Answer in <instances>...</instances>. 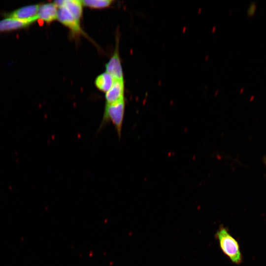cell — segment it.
I'll return each instance as SVG.
<instances>
[{
    "label": "cell",
    "mask_w": 266,
    "mask_h": 266,
    "mask_svg": "<svg viewBox=\"0 0 266 266\" xmlns=\"http://www.w3.org/2000/svg\"><path fill=\"white\" fill-rule=\"evenodd\" d=\"M186 27H184V29H183V32H185V30H186Z\"/></svg>",
    "instance_id": "cell-13"
},
{
    "label": "cell",
    "mask_w": 266,
    "mask_h": 266,
    "mask_svg": "<svg viewBox=\"0 0 266 266\" xmlns=\"http://www.w3.org/2000/svg\"><path fill=\"white\" fill-rule=\"evenodd\" d=\"M124 80H114L110 88L105 93L106 104H111L124 99Z\"/></svg>",
    "instance_id": "cell-5"
},
{
    "label": "cell",
    "mask_w": 266,
    "mask_h": 266,
    "mask_svg": "<svg viewBox=\"0 0 266 266\" xmlns=\"http://www.w3.org/2000/svg\"><path fill=\"white\" fill-rule=\"evenodd\" d=\"M113 81V77L105 72L96 78L95 84L98 89L106 93L111 87Z\"/></svg>",
    "instance_id": "cell-10"
},
{
    "label": "cell",
    "mask_w": 266,
    "mask_h": 266,
    "mask_svg": "<svg viewBox=\"0 0 266 266\" xmlns=\"http://www.w3.org/2000/svg\"><path fill=\"white\" fill-rule=\"evenodd\" d=\"M58 9L53 3L39 4L37 17L38 20L50 23L57 19Z\"/></svg>",
    "instance_id": "cell-7"
},
{
    "label": "cell",
    "mask_w": 266,
    "mask_h": 266,
    "mask_svg": "<svg viewBox=\"0 0 266 266\" xmlns=\"http://www.w3.org/2000/svg\"><path fill=\"white\" fill-rule=\"evenodd\" d=\"M83 5L95 9L103 8L108 7L113 2L112 0H82Z\"/></svg>",
    "instance_id": "cell-11"
},
{
    "label": "cell",
    "mask_w": 266,
    "mask_h": 266,
    "mask_svg": "<svg viewBox=\"0 0 266 266\" xmlns=\"http://www.w3.org/2000/svg\"><path fill=\"white\" fill-rule=\"evenodd\" d=\"M159 85H160L161 84V81H159Z\"/></svg>",
    "instance_id": "cell-16"
},
{
    "label": "cell",
    "mask_w": 266,
    "mask_h": 266,
    "mask_svg": "<svg viewBox=\"0 0 266 266\" xmlns=\"http://www.w3.org/2000/svg\"><path fill=\"white\" fill-rule=\"evenodd\" d=\"M218 91H217V92H216V93H215V95H216V94H217V93H218Z\"/></svg>",
    "instance_id": "cell-17"
},
{
    "label": "cell",
    "mask_w": 266,
    "mask_h": 266,
    "mask_svg": "<svg viewBox=\"0 0 266 266\" xmlns=\"http://www.w3.org/2000/svg\"><path fill=\"white\" fill-rule=\"evenodd\" d=\"M125 109V99L111 104H106L99 130L109 123L114 126L120 138L121 135Z\"/></svg>",
    "instance_id": "cell-2"
},
{
    "label": "cell",
    "mask_w": 266,
    "mask_h": 266,
    "mask_svg": "<svg viewBox=\"0 0 266 266\" xmlns=\"http://www.w3.org/2000/svg\"><path fill=\"white\" fill-rule=\"evenodd\" d=\"M222 252L233 263L239 264L242 257L236 240L229 233L228 229L220 226L215 235Z\"/></svg>",
    "instance_id": "cell-1"
},
{
    "label": "cell",
    "mask_w": 266,
    "mask_h": 266,
    "mask_svg": "<svg viewBox=\"0 0 266 266\" xmlns=\"http://www.w3.org/2000/svg\"><path fill=\"white\" fill-rule=\"evenodd\" d=\"M79 22L83 12V4L80 0H65L64 6Z\"/></svg>",
    "instance_id": "cell-9"
},
{
    "label": "cell",
    "mask_w": 266,
    "mask_h": 266,
    "mask_svg": "<svg viewBox=\"0 0 266 266\" xmlns=\"http://www.w3.org/2000/svg\"><path fill=\"white\" fill-rule=\"evenodd\" d=\"M106 64V72L109 74L114 80H123V73L119 55L118 47Z\"/></svg>",
    "instance_id": "cell-6"
},
{
    "label": "cell",
    "mask_w": 266,
    "mask_h": 266,
    "mask_svg": "<svg viewBox=\"0 0 266 266\" xmlns=\"http://www.w3.org/2000/svg\"><path fill=\"white\" fill-rule=\"evenodd\" d=\"M57 19L75 34L82 33L80 22L78 21L64 7L58 9Z\"/></svg>",
    "instance_id": "cell-4"
},
{
    "label": "cell",
    "mask_w": 266,
    "mask_h": 266,
    "mask_svg": "<svg viewBox=\"0 0 266 266\" xmlns=\"http://www.w3.org/2000/svg\"><path fill=\"white\" fill-rule=\"evenodd\" d=\"M39 4L23 6L8 13H4L5 18H11L22 21L38 20L37 13Z\"/></svg>",
    "instance_id": "cell-3"
},
{
    "label": "cell",
    "mask_w": 266,
    "mask_h": 266,
    "mask_svg": "<svg viewBox=\"0 0 266 266\" xmlns=\"http://www.w3.org/2000/svg\"><path fill=\"white\" fill-rule=\"evenodd\" d=\"M257 9V4L255 2H252L250 5L248 7V10H247V16L248 17H253Z\"/></svg>",
    "instance_id": "cell-12"
},
{
    "label": "cell",
    "mask_w": 266,
    "mask_h": 266,
    "mask_svg": "<svg viewBox=\"0 0 266 266\" xmlns=\"http://www.w3.org/2000/svg\"><path fill=\"white\" fill-rule=\"evenodd\" d=\"M215 29V27H213V29H212V32H214V30Z\"/></svg>",
    "instance_id": "cell-14"
},
{
    "label": "cell",
    "mask_w": 266,
    "mask_h": 266,
    "mask_svg": "<svg viewBox=\"0 0 266 266\" xmlns=\"http://www.w3.org/2000/svg\"><path fill=\"white\" fill-rule=\"evenodd\" d=\"M200 10H201V8H200V9H199V13H200Z\"/></svg>",
    "instance_id": "cell-15"
},
{
    "label": "cell",
    "mask_w": 266,
    "mask_h": 266,
    "mask_svg": "<svg viewBox=\"0 0 266 266\" xmlns=\"http://www.w3.org/2000/svg\"><path fill=\"white\" fill-rule=\"evenodd\" d=\"M34 22L33 20L22 21L11 18H5L0 21V33L24 29Z\"/></svg>",
    "instance_id": "cell-8"
}]
</instances>
